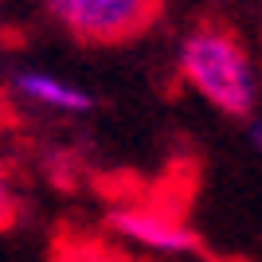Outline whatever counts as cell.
<instances>
[{"instance_id": "6da1fadb", "label": "cell", "mask_w": 262, "mask_h": 262, "mask_svg": "<svg viewBox=\"0 0 262 262\" xmlns=\"http://www.w3.org/2000/svg\"><path fill=\"white\" fill-rule=\"evenodd\" d=\"M176 71L219 114L243 121L258 110V71L243 39L219 24H196L176 47Z\"/></svg>"}, {"instance_id": "7a4b0ae2", "label": "cell", "mask_w": 262, "mask_h": 262, "mask_svg": "<svg viewBox=\"0 0 262 262\" xmlns=\"http://www.w3.org/2000/svg\"><path fill=\"white\" fill-rule=\"evenodd\" d=\"M43 12L78 43H125L149 32L161 0H43Z\"/></svg>"}, {"instance_id": "3957f363", "label": "cell", "mask_w": 262, "mask_h": 262, "mask_svg": "<svg viewBox=\"0 0 262 262\" xmlns=\"http://www.w3.org/2000/svg\"><path fill=\"white\" fill-rule=\"evenodd\" d=\"M106 227L118 239L145 247L153 254H204V239L196 227H188L176 211L149 208V204H110L106 208Z\"/></svg>"}, {"instance_id": "277c9868", "label": "cell", "mask_w": 262, "mask_h": 262, "mask_svg": "<svg viewBox=\"0 0 262 262\" xmlns=\"http://www.w3.org/2000/svg\"><path fill=\"white\" fill-rule=\"evenodd\" d=\"M8 90L28 106L51 110V114H63V118H86L90 110L98 106L94 94H90L82 82H71V78H59L51 71H32V67H20L12 71Z\"/></svg>"}, {"instance_id": "5b68a950", "label": "cell", "mask_w": 262, "mask_h": 262, "mask_svg": "<svg viewBox=\"0 0 262 262\" xmlns=\"http://www.w3.org/2000/svg\"><path fill=\"white\" fill-rule=\"evenodd\" d=\"M16 219H20V200H16V192H12V172H8V164L0 161V231L16 227Z\"/></svg>"}, {"instance_id": "8992f818", "label": "cell", "mask_w": 262, "mask_h": 262, "mask_svg": "<svg viewBox=\"0 0 262 262\" xmlns=\"http://www.w3.org/2000/svg\"><path fill=\"white\" fill-rule=\"evenodd\" d=\"M243 137H247V145L262 157V114L258 110H254L251 118H243Z\"/></svg>"}, {"instance_id": "52a82bcc", "label": "cell", "mask_w": 262, "mask_h": 262, "mask_svg": "<svg viewBox=\"0 0 262 262\" xmlns=\"http://www.w3.org/2000/svg\"><path fill=\"white\" fill-rule=\"evenodd\" d=\"M0 4H4V0H0Z\"/></svg>"}]
</instances>
